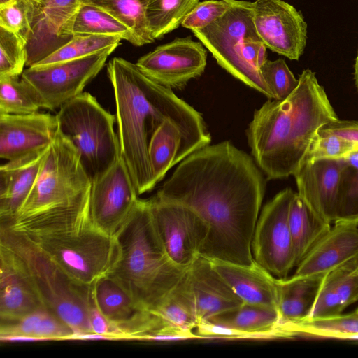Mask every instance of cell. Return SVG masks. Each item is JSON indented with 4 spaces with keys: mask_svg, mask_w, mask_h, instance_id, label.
<instances>
[{
    "mask_svg": "<svg viewBox=\"0 0 358 358\" xmlns=\"http://www.w3.org/2000/svg\"><path fill=\"white\" fill-rule=\"evenodd\" d=\"M253 157L229 141L185 158L156 196L195 210L209 227L201 256L237 264L254 260L252 240L266 182Z\"/></svg>",
    "mask_w": 358,
    "mask_h": 358,
    "instance_id": "cell-1",
    "label": "cell"
},
{
    "mask_svg": "<svg viewBox=\"0 0 358 358\" xmlns=\"http://www.w3.org/2000/svg\"><path fill=\"white\" fill-rule=\"evenodd\" d=\"M107 74L114 91L121 155L139 196L156 185L148 145L164 121L175 124L196 150L210 144V134L197 110L136 64L113 57L107 64Z\"/></svg>",
    "mask_w": 358,
    "mask_h": 358,
    "instance_id": "cell-2",
    "label": "cell"
},
{
    "mask_svg": "<svg viewBox=\"0 0 358 358\" xmlns=\"http://www.w3.org/2000/svg\"><path fill=\"white\" fill-rule=\"evenodd\" d=\"M298 80L288 97L269 99L255 110L246 131L252 157L268 180L294 175L319 129L338 119L314 72L305 69Z\"/></svg>",
    "mask_w": 358,
    "mask_h": 358,
    "instance_id": "cell-3",
    "label": "cell"
},
{
    "mask_svg": "<svg viewBox=\"0 0 358 358\" xmlns=\"http://www.w3.org/2000/svg\"><path fill=\"white\" fill-rule=\"evenodd\" d=\"M92 183L76 149L58 129L32 189L13 219L1 226L31 235L75 234L94 227Z\"/></svg>",
    "mask_w": 358,
    "mask_h": 358,
    "instance_id": "cell-4",
    "label": "cell"
},
{
    "mask_svg": "<svg viewBox=\"0 0 358 358\" xmlns=\"http://www.w3.org/2000/svg\"><path fill=\"white\" fill-rule=\"evenodd\" d=\"M120 255L108 274L142 310H151L182 280L188 268L168 255L156 229L150 199L137 201L115 236Z\"/></svg>",
    "mask_w": 358,
    "mask_h": 358,
    "instance_id": "cell-5",
    "label": "cell"
},
{
    "mask_svg": "<svg viewBox=\"0 0 358 358\" xmlns=\"http://www.w3.org/2000/svg\"><path fill=\"white\" fill-rule=\"evenodd\" d=\"M0 244L13 251L24 263L45 308L69 326L74 334L92 331L89 310L92 286L73 280L24 234L0 227Z\"/></svg>",
    "mask_w": 358,
    "mask_h": 358,
    "instance_id": "cell-6",
    "label": "cell"
},
{
    "mask_svg": "<svg viewBox=\"0 0 358 358\" xmlns=\"http://www.w3.org/2000/svg\"><path fill=\"white\" fill-rule=\"evenodd\" d=\"M59 131L76 149L92 182L106 172L121 157L115 117L96 99L83 92L64 104L56 114Z\"/></svg>",
    "mask_w": 358,
    "mask_h": 358,
    "instance_id": "cell-7",
    "label": "cell"
},
{
    "mask_svg": "<svg viewBox=\"0 0 358 358\" xmlns=\"http://www.w3.org/2000/svg\"><path fill=\"white\" fill-rule=\"evenodd\" d=\"M23 234L73 280L85 286H92L108 275L120 255L115 237L108 236L94 227L75 234Z\"/></svg>",
    "mask_w": 358,
    "mask_h": 358,
    "instance_id": "cell-8",
    "label": "cell"
},
{
    "mask_svg": "<svg viewBox=\"0 0 358 358\" xmlns=\"http://www.w3.org/2000/svg\"><path fill=\"white\" fill-rule=\"evenodd\" d=\"M227 1L229 7L222 17L205 28L192 31L222 68L246 85L273 99L266 82L252 72L242 57L245 41L258 35L253 22L252 2Z\"/></svg>",
    "mask_w": 358,
    "mask_h": 358,
    "instance_id": "cell-9",
    "label": "cell"
},
{
    "mask_svg": "<svg viewBox=\"0 0 358 358\" xmlns=\"http://www.w3.org/2000/svg\"><path fill=\"white\" fill-rule=\"evenodd\" d=\"M115 48L82 58L29 66L21 77L35 92L41 107L55 110L83 92Z\"/></svg>",
    "mask_w": 358,
    "mask_h": 358,
    "instance_id": "cell-10",
    "label": "cell"
},
{
    "mask_svg": "<svg viewBox=\"0 0 358 358\" xmlns=\"http://www.w3.org/2000/svg\"><path fill=\"white\" fill-rule=\"evenodd\" d=\"M294 194L286 188L264 206L252 240L254 259L278 278H286L295 266L289 224V207Z\"/></svg>",
    "mask_w": 358,
    "mask_h": 358,
    "instance_id": "cell-11",
    "label": "cell"
},
{
    "mask_svg": "<svg viewBox=\"0 0 358 358\" xmlns=\"http://www.w3.org/2000/svg\"><path fill=\"white\" fill-rule=\"evenodd\" d=\"M150 199L154 223L168 255L176 265L188 268L201 255L208 224L183 204L156 196Z\"/></svg>",
    "mask_w": 358,
    "mask_h": 358,
    "instance_id": "cell-12",
    "label": "cell"
},
{
    "mask_svg": "<svg viewBox=\"0 0 358 358\" xmlns=\"http://www.w3.org/2000/svg\"><path fill=\"white\" fill-rule=\"evenodd\" d=\"M92 182L90 214L93 226L106 235L115 237L138 200L122 155L106 172Z\"/></svg>",
    "mask_w": 358,
    "mask_h": 358,
    "instance_id": "cell-13",
    "label": "cell"
},
{
    "mask_svg": "<svg viewBox=\"0 0 358 358\" xmlns=\"http://www.w3.org/2000/svg\"><path fill=\"white\" fill-rule=\"evenodd\" d=\"M207 52L191 37L178 38L141 57L136 64L148 78L168 88H181L200 76L206 66Z\"/></svg>",
    "mask_w": 358,
    "mask_h": 358,
    "instance_id": "cell-14",
    "label": "cell"
},
{
    "mask_svg": "<svg viewBox=\"0 0 358 358\" xmlns=\"http://www.w3.org/2000/svg\"><path fill=\"white\" fill-rule=\"evenodd\" d=\"M252 6L254 25L266 47L298 60L307 40V24L301 13L283 0H256Z\"/></svg>",
    "mask_w": 358,
    "mask_h": 358,
    "instance_id": "cell-15",
    "label": "cell"
},
{
    "mask_svg": "<svg viewBox=\"0 0 358 358\" xmlns=\"http://www.w3.org/2000/svg\"><path fill=\"white\" fill-rule=\"evenodd\" d=\"M88 0H39L27 40V66L44 59L72 38L73 20L82 3Z\"/></svg>",
    "mask_w": 358,
    "mask_h": 358,
    "instance_id": "cell-16",
    "label": "cell"
},
{
    "mask_svg": "<svg viewBox=\"0 0 358 358\" xmlns=\"http://www.w3.org/2000/svg\"><path fill=\"white\" fill-rule=\"evenodd\" d=\"M344 159H305L294 173L298 195L321 220L328 224L336 218L339 187Z\"/></svg>",
    "mask_w": 358,
    "mask_h": 358,
    "instance_id": "cell-17",
    "label": "cell"
},
{
    "mask_svg": "<svg viewBox=\"0 0 358 358\" xmlns=\"http://www.w3.org/2000/svg\"><path fill=\"white\" fill-rule=\"evenodd\" d=\"M99 311L122 332L125 340H141L163 327L161 320L149 310L138 307L129 294L108 275L92 285Z\"/></svg>",
    "mask_w": 358,
    "mask_h": 358,
    "instance_id": "cell-18",
    "label": "cell"
},
{
    "mask_svg": "<svg viewBox=\"0 0 358 358\" xmlns=\"http://www.w3.org/2000/svg\"><path fill=\"white\" fill-rule=\"evenodd\" d=\"M57 131L56 115L0 114V157L12 161L45 150Z\"/></svg>",
    "mask_w": 358,
    "mask_h": 358,
    "instance_id": "cell-19",
    "label": "cell"
},
{
    "mask_svg": "<svg viewBox=\"0 0 358 358\" xmlns=\"http://www.w3.org/2000/svg\"><path fill=\"white\" fill-rule=\"evenodd\" d=\"M44 307L20 257L0 244V319L15 321Z\"/></svg>",
    "mask_w": 358,
    "mask_h": 358,
    "instance_id": "cell-20",
    "label": "cell"
},
{
    "mask_svg": "<svg viewBox=\"0 0 358 358\" xmlns=\"http://www.w3.org/2000/svg\"><path fill=\"white\" fill-rule=\"evenodd\" d=\"M195 302L199 324L233 311L243 302L213 266L200 255L187 272Z\"/></svg>",
    "mask_w": 358,
    "mask_h": 358,
    "instance_id": "cell-21",
    "label": "cell"
},
{
    "mask_svg": "<svg viewBox=\"0 0 358 358\" xmlns=\"http://www.w3.org/2000/svg\"><path fill=\"white\" fill-rule=\"evenodd\" d=\"M209 259L244 303L278 310L279 278L255 259L249 264Z\"/></svg>",
    "mask_w": 358,
    "mask_h": 358,
    "instance_id": "cell-22",
    "label": "cell"
},
{
    "mask_svg": "<svg viewBox=\"0 0 358 358\" xmlns=\"http://www.w3.org/2000/svg\"><path fill=\"white\" fill-rule=\"evenodd\" d=\"M358 258V224L334 222L296 266L295 275L326 274Z\"/></svg>",
    "mask_w": 358,
    "mask_h": 358,
    "instance_id": "cell-23",
    "label": "cell"
},
{
    "mask_svg": "<svg viewBox=\"0 0 358 358\" xmlns=\"http://www.w3.org/2000/svg\"><path fill=\"white\" fill-rule=\"evenodd\" d=\"M48 148L8 161L1 166L0 224L10 222L28 196L38 178Z\"/></svg>",
    "mask_w": 358,
    "mask_h": 358,
    "instance_id": "cell-24",
    "label": "cell"
},
{
    "mask_svg": "<svg viewBox=\"0 0 358 358\" xmlns=\"http://www.w3.org/2000/svg\"><path fill=\"white\" fill-rule=\"evenodd\" d=\"M357 301L358 258L324 275L317 300L307 320L340 315Z\"/></svg>",
    "mask_w": 358,
    "mask_h": 358,
    "instance_id": "cell-25",
    "label": "cell"
},
{
    "mask_svg": "<svg viewBox=\"0 0 358 358\" xmlns=\"http://www.w3.org/2000/svg\"><path fill=\"white\" fill-rule=\"evenodd\" d=\"M325 274L279 278V327L307 320L317 300Z\"/></svg>",
    "mask_w": 358,
    "mask_h": 358,
    "instance_id": "cell-26",
    "label": "cell"
},
{
    "mask_svg": "<svg viewBox=\"0 0 358 358\" xmlns=\"http://www.w3.org/2000/svg\"><path fill=\"white\" fill-rule=\"evenodd\" d=\"M196 148L185 138L175 124L164 121L152 134L148 156L155 184L179 162L195 152Z\"/></svg>",
    "mask_w": 358,
    "mask_h": 358,
    "instance_id": "cell-27",
    "label": "cell"
},
{
    "mask_svg": "<svg viewBox=\"0 0 358 358\" xmlns=\"http://www.w3.org/2000/svg\"><path fill=\"white\" fill-rule=\"evenodd\" d=\"M213 323L245 333L248 339L285 338L278 328V310L244 303L238 308L209 320Z\"/></svg>",
    "mask_w": 358,
    "mask_h": 358,
    "instance_id": "cell-28",
    "label": "cell"
},
{
    "mask_svg": "<svg viewBox=\"0 0 358 358\" xmlns=\"http://www.w3.org/2000/svg\"><path fill=\"white\" fill-rule=\"evenodd\" d=\"M289 224L295 266H297L317 242L330 229L331 224L319 219L297 193L290 203Z\"/></svg>",
    "mask_w": 358,
    "mask_h": 358,
    "instance_id": "cell-29",
    "label": "cell"
},
{
    "mask_svg": "<svg viewBox=\"0 0 358 358\" xmlns=\"http://www.w3.org/2000/svg\"><path fill=\"white\" fill-rule=\"evenodd\" d=\"M149 310L157 315L167 327L196 329L199 322L187 273L159 303Z\"/></svg>",
    "mask_w": 358,
    "mask_h": 358,
    "instance_id": "cell-30",
    "label": "cell"
},
{
    "mask_svg": "<svg viewBox=\"0 0 358 358\" xmlns=\"http://www.w3.org/2000/svg\"><path fill=\"white\" fill-rule=\"evenodd\" d=\"M72 36L105 35L119 36L136 45L131 31L103 8L87 1L79 7L72 22Z\"/></svg>",
    "mask_w": 358,
    "mask_h": 358,
    "instance_id": "cell-31",
    "label": "cell"
},
{
    "mask_svg": "<svg viewBox=\"0 0 358 358\" xmlns=\"http://www.w3.org/2000/svg\"><path fill=\"white\" fill-rule=\"evenodd\" d=\"M289 338L299 335L358 340V313L310 319L284 328Z\"/></svg>",
    "mask_w": 358,
    "mask_h": 358,
    "instance_id": "cell-32",
    "label": "cell"
},
{
    "mask_svg": "<svg viewBox=\"0 0 358 358\" xmlns=\"http://www.w3.org/2000/svg\"><path fill=\"white\" fill-rule=\"evenodd\" d=\"M124 24L136 39V46L153 42L147 24L146 10L152 0H88Z\"/></svg>",
    "mask_w": 358,
    "mask_h": 358,
    "instance_id": "cell-33",
    "label": "cell"
},
{
    "mask_svg": "<svg viewBox=\"0 0 358 358\" xmlns=\"http://www.w3.org/2000/svg\"><path fill=\"white\" fill-rule=\"evenodd\" d=\"M199 0H152L146 10L149 31L158 39L181 25Z\"/></svg>",
    "mask_w": 358,
    "mask_h": 358,
    "instance_id": "cell-34",
    "label": "cell"
},
{
    "mask_svg": "<svg viewBox=\"0 0 358 358\" xmlns=\"http://www.w3.org/2000/svg\"><path fill=\"white\" fill-rule=\"evenodd\" d=\"M41 108L35 92L21 76L0 77V114L27 115Z\"/></svg>",
    "mask_w": 358,
    "mask_h": 358,
    "instance_id": "cell-35",
    "label": "cell"
},
{
    "mask_svg": "<svg viewBox=\"0 0 358 358\" xmlns=\"http://www.w3.org/2000/svg\"><path fill=\"white\" fill-rule=\"evenodd\" d=\"M122 38L115 36L86 35L73 36L66 44L38 62L45 65L87 57L110 48H117Z\"/></svg>",
    "mask_w": 358,
    "mask_h": 358,
    "instance_id": "cell-36",
    "label": "cell"
},
{
    "mask_svg": "<svg viewBox=\"0 0 358 358\" xmlns=\"http://www.w3.org/2000/svg\"><path fill=\"white\" fill-rule=\"evenodd\" d=\"M26 41L0 27V77L20 76L27 65Z\"/></svg>",
    "mask_w": 358,
    "mask_h": 358,
    "instance_id": "cell-37",
    "label": "cell"
},
{
    "mask_svg": "<svg viewBox=\"0 0 358 358\" xmlns=\"http://www.w3.org/2000/svg\"><path fill=\"white\" fill-rule=\"evenodd\" d=\"M36 1L11 0L0 6V27L13 31L26 42L30 34Z\"/></svg>",
    "mask_w": 358,
    "mask_h": 358,
    "instance_id": "cell-38",
    "label": "cell"
},
{
    "mask_svg": "<svg viewBox=\"0 0 358 358\" xmlns=\"http://www.w3.org/2000/svg\"><path fill=\"white\" fill-rule=\"evenodd\" d=\"M336 222L358 224V170L348 165L341 176Z\"/></svg>",
    "mask_w": 358,
    "mask_h": 358,
    "instance_id": "cell-39",
    "label": "cell"
},
{
    "mask_svg": "<svg viewBox=\"0 0 358 358\" xmlns=\"http://www.w3.org/2000/svg\"><path fill=\"white\" fill-rule=\"evenodd\" d=\"M262 76L273 95L274 100H283L297 87L296 79L282 59L267 60L260 67Z\"/></svg>",
    "mask_w": 358,
    "mask_h": 358,
    "instance_id": "cell-40",
    "label": "cell"
},
{
    "mask_svg": "<svg viewBox=\"0 0 358 358\" xmlns=\"http://www.w3.org/2000/svg\"><path fill=\"white\" fill-rule=\"evenodd\" d=\"M358 148V143L331 134L317 133L304 159H343Z\"/></svg>",
    "mask_w": 358,
    "mask_h": 358,
    "instance_id": "cell-41",
    "label": "cell"
},
{
    "mask_svg": "<svg viewBox=\"0 0 358 358\" xmlns=\"http://www.w3.org/2000/svg\"><path fill=\"white\" fill-rule=\"evenodd\" d=\"M228 7L227 0H206L199 2L185 17L181 25L191 30L205 28L222 17Z\"/></svg>",
    "mask_w": 358,
    "mask_h": 358,
    "instance_id": "cell-42",
    "label": "cell"
},
{
    "mask_svg": "<svg viewBox=\"0 0 358 358\" xmlns=\"http://www.w3.org/2000/svg\"><path fill=\"white\" fill-rule=\"evenodd\" d=\"M89 320L92 331L108 336L113 340H125L121 330L99 311L94 303V299L89 310Z\"/></svg>",
    "mask_w": 358,
    "mask_h": 358,
    "instance_id": "cell-43",
    "label": "cell"
},
{
    "mask_svg": "<svg viewBox=\"0 0 358 358\" xmlns=\"http://www.w3.org/2000/svg\"><path fill=\"white\" fill-rule=\"evenodd\" d=\"M320 134H331L358 143V121L336 120L322 126Z\"/></svg>",
    "mask_w": 358,
    "mask_h": 358,
    "instance_id": "cell-44",
    "label": "cell"
},
{
    "mask_svg": "<svg viewBox=\"0 0 358 358\" xmlns=\"http://www.w3.org/2000/svg\"><path fill=\"white\" fill-rule=\"evenodd\" d=\"M191 339H202V338L191 329L176 327H165L157 331L145 335L143 341H178Z\"/></svg>",
    "mask_w": 358,
    "mask_h": 358,
    "instance_id": "cell-45",
    "label": "cell"
},
{
    "mask_svg": "<svg viewBox=\"0 0 358 358\" xmlns=\"http://www.w3.org/2000/svg\"><path fill=\"white\" fill-rule=\"evenodd\" d=\"M70 340L91 341V340H113L108 336L97 334L93 331L73 334Z\"/></svg>",
    "mask_w": 358,
    "mask_h": 358,
    "instance_id": "cell-46",
    "label": "cell"
},
{
    "mask_svg": "<svg viewBox=\"0 0 358 358\" xmlns=\"http://www.w3.org/2000/svg\"><path fill=\"white\" fill-rule=\"evenodd\" d=\"M1 342L6 343H18V342H42V339L26 335H6L0 336Z\"/></svg>",
    "mask_w": 358,
    "mask_h": 358,
    "instance_id": "cell-47",
    "label": "cell"
},
{
    "mask_svg": "<svg viewBox=\"0 0 358 358\" xmlns=\"http://www.w3.org/2000/svg\"><path fill=\"white\" fill-rule=\"evenodd\" d=\"M343 159L348 166L358 170V148Z\"/></svg>",
    "mask_w": 358,
    "mask_h": 358,
    "instance_id": "cell-48",
    "label": "cell"
},
{
    "mask_svg": "<svg viewBox=\"0 0 358 358\" xmlns=\"http://www.w3.org/2000/svg\"><path fill=\"white\" fill-rule=\"evenodd\" d=\"M354 68H355L354 78H355V85L358 90V52H357V57L355 59V63Z\"/></svg>",
    "mask_w": 358,
    "mask_h": 358,
    "instance_id": "cell-49",
    "label": "cell"
},
{
    "mask_svg": "<svg viewBox=\"0 0 358 358\" xmlns=\"http://www.w3.org/2000/svg\"><path fill=\"white\" fill-rule=\"evenodd\" d=\"M11 0H0V6L1 5H3V4H5L9 1H10Z\"/></svg>",
    "mask_w": 358,
    "mask_h": 358,
    "instance_id": "cell-50",
    "label": "cell"
},
{
    "mask_svg": "<svg viewBox=\"0 0 358 358\" xmlns=\"http://www.w3.org/2000/svg\"><path fill=\"white\" fill-rule=\"evenodd\" d=\"M34 1H39V0H34Z\"/></svg>",
    "mask_w": 358,
    "mask_h": 358,
    "instance_id": "cell-51",
    "label": "cell"
},
{
    "mask_svg": "<svg viewBox=\"0 0 358 358\" xmlns=\"http://www.w3.org/2000/svg\"><path fill=\"white\" fill-rule=\"evenodd\" d=\"M356 311L358 313V309H357V310H356Z\"/></svg>",
    "mask_w": 358,
    "mask_h": 358,
    "instance_id": "cell-52",
    "label": "cell"
}]
</instances>
